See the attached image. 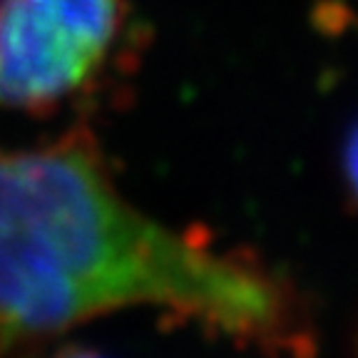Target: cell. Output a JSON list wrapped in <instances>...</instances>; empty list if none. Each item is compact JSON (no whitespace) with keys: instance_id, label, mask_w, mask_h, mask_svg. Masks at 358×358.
Segmentation results:
<instances>
[{"instance_id":"obj_1","label":"cell","mask_w":358,"mask_h":358,"mask_svg":"<svg viewBox=\"0 0 358 358\" xmlns=\"http://www.w3.org/2000/svg\"><path fill=\"white\" fill-rule=\"evenodd\" d=\"M124 308L177 313L266 353H306L316 338L296 286L134 207L85 127L0 150V353Z\"/></svg>"},{"instance_id":"obj_2","label":"cell","mask_w":358,"mask_h":358,"mask_svg":"<svg viewBox=\"0 0 358 358\" xmlns=\"http://www.w3.org/2000/svg\"><path fill=\"white\" fill-rule=\"evenodd\" d=\"M124 0H0V107L50 112L97 75Z\"/></svg>"},{"instance_id":"obj_3","label":"cell","mask_w":358,"mask_h":358,"mask_svg":"<svg viewBox=\"0 0 358 358\" xmlns=\"http://www.w3.org/2000/svg\"><path fill=\"white\" fill-rule=\"evenodd\" d=\"M343 177H346L351 199L358 204V124L348 134L346 147H343Z\"/></svg>"}]
</instances>
